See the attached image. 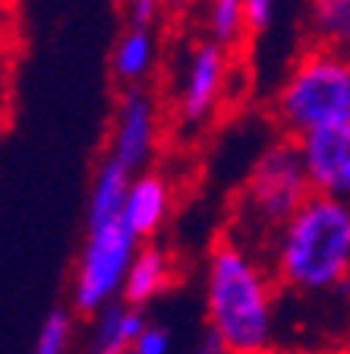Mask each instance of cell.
I'll list each match as a JSON object with an SVG mask.
<instances>
[{
  "instance_id": "6da1fadb",
  "label": "cell",
  "mask_w": 350,
  "mask_h": 354,
  "mask_svg": "<svg viewBox=\"0 0 350 354\" xmlns=\"http://www.w3.org/2000/svg\"><path fill=\"white\" fill-rule=\"evenodd\" d=\"M278 281L262 253L231 231L205 257V317L231 354H265L278 339Z\"/></svg>"
},
{
  "instance_id": "7a4b0ae2",
  "label": "cell",
  "mask_w": 350,
  "mask_h": 354,
  "mask_svg": "<svg viewBox=\"0 0 350 354\" xmlns=\"http://www.w3.org/2000/svg\"><path fill=\"white\" fill-rule=\"evenodd\" d=\"M278 291L350 304V199L313 193L269 250Z\"/></svg>"
},
{
  "instance_id": "3957f363",
  "label": "cell",
  "mask_w": 350,
  "mask_h": 354,
  "mask_svg": "<svg viewBox=\"0 0 350 354\" xmlns=\"http://www.w3.org/2000/svg\"><path fill=\"white\" fill-rule=\"evenodd\" d=\"M309 196H313V184H309L303 155H300L297 140L287 136L269 146L253 162L240 193L233 199V225L227 231L269 259L275 237Z\"/></svg>"
},
{
  "instance_id": "277c9868",
  "label": "cell",
  "mask_w": 350,
  "mask_h": 354,
  "mask_svg": "<svg viewBox=\"0 0 350 354\" xmlns=\"http://www.w3.org/2000/svg\"><path fill=\"white\" fill-rule=\"evenodd\" d=\"M344 118H350V57L313 44L278 86L275 120L284 136L300 140Z\"/></svg>"
},
{
  "instance_id": "5b68a950",
  "label": "cell",
  "mask_w": 350,
  "mask_h": 354,
  "mask_svg": "<svg viewBox=\"0 0 350 354\" xmlns=\"http://www.w3.org/2000/svg\"><path fill=\"white\" fill-rule=\"evenodd\" d=\"M142 237L126 225L124 215L98 225H86V243L73 269V307L76 313L95 317L101 307L124 295V279Z\"/></svg>"
},
{
  "instance_id": "8992f818",
  "label": "cell",
  "mask_w": 350,
  "mask_h": 354,
  "mask_svg": "<svg viewBox=\"0 0 350 354\" xmlns=\"http://www.w3.org/2000/svg\"><path fill=\"white\" fill-rule=\"evenodd\" d=\"M227 80V48L215 38H205L190 51L183 66L180 92H177V114L186 127H199L218 108Z\"/></svg>"
},
{
  "instance_id": "52a82bcc",
  "label": "cell",
  "mask_w": 350,
  "mask_h": 354,
  "mask_svg": "<svg viewBox=\"0 0 350 354\" xmlns=\"http://www.w3.org/2000/svg\"><path fill=\"white\" fill-rule=\"evenodd\" d=\"M155 146H158V104L142 86H133L117 102L108 155L139 174L152 162Z\"/></svg>"
},
{
  "instance_id": "ba28073f",
  "label": "cell",
  "mask_w": 350,
  "mask_h": 354,
  "mask_svg": "<svg viewBox=\"0 0 350 354\" xmlns=\"http://www.w3.org/2000/svg\"><path fill=\"white\" fill-rule=\"evenodd\" d=\"M313 193L350 199V118L297 140Z\"/></svg>"
},
{
  "instance_id": "9c48e42d",
  "label": "cell",
  "mask_w": 350,
  "mask_h": 354,
  "mask_svg": "<svg viewBox=\"0 0 350 354\" xmlns=\"http://www.w3.org/2000/svg\"><path fill=\"white\" fill-rule=\"evenodd\" d=\"M171 206H174V193H171V184L164 177L155 174V171L133 174L124 199V218L142 241L158 234L161 225L171 215Z\"/></svg>"
},
{
  "instance_id": "30bf717a",
  "label": "cell",
  "mask_w": 350,
  "mask_h": 354,
  "mask_svg": "<svg viewBox=\"0 0 350 354\" xmlns=\"http://www.w3.org/2000/svg\"><path fill=\"white\" fill-rule=\"evenodd\" d=\"M146 313L142 307H133L124 297L110 301L95 313L92 323V339H88V354H130L133 342L146 329Z\"/></svg>"
},
{
  "instance_id": "8fae6325",
  "label": "cell",
  "mask_w": 350,
  "mask_h": 354,
  "mask_svg": "<svg viewBox=\"0 0 350 354\" xmlns=\"http://www.w3.org/2000/svg\"><path fill=\"white\" fill-rule=\"evenodd\" d=\"M171 279H174V266H171L168 253L161 250L158 243H142L136 257H133L130 269H126L124 295L120 297L133 307H146L161 291H168Z\"/></svg>"
},
{
  "instance_id": "7c38bea8",
  "label": "cell",
  "mask_w": 350,
  "mask_h": 354,
  "mask_svg": "<svg viewBox=\"0 0 350 354\" xmlns=\"http://www.w3.org/2000/svg\"><path fill=\"white\" fill-rule=\"evenodd\" d=\"M133 171L124 162H117L114 155H104V162L98 165L95 177H92V190H88V209H86V225H98L124 215V199L130 190Z\"/></svg>"
},
{
  "instance_id": "4fadbf2b",
  "label": "cell",
  "mask_w": 350,
  "mask_h": 354,
  "mask_svg": "<svg viewBox=\"0 0 350 354\" xmlns=\"http://www.w3.org/2000/svg\"><path fill=\"white\" fill-rule=\"evenodd\" d=\"M303 22L309 44L350 57V0H307Z\"/></svg>"
},
{
  "instance_id": "5bb4252c",
  "label": "cell",
  "mask_w": 350,
  "mask_h": 354,
  "mask_svg": "<svg viewBox=\"0 0 350 354\" xmlns=\"http://www.w3.org/2000/svg\"><path fill=\"white\" fill-rule=\"evenodd\" d=\"M155 57H158V41H155V29H136V26H124L120 38L114 44V76L124 82L126 88L142 86L146 76L152 73Z\"/></svg>"
},
{
  "instance_id": "9a60e30c",
  "label": "cell",
  "mask_w": 350,
  "mask_h": 354,
  "mask_svg": "<svg viewBox=\"0 0 350 354\" xmlns=\"http://www.w3.org/2000/svg\"><path fill=\"white\" fill-rule=\"evenodd\" d=\"M246 32V0H208V38L233 44Z\"/></svg>"
},
{
  "instance_id": "2e32d148",
  "label": "cell",
  "mask_w": 350,
  "mask_h": 354,
  "mask_svg": "<svg viewBox=\"0 0 350 354\" xmlns=\"http://www.w3.org/2000/svg\"><path fill=\"white\" fill-rule=\"evenodd\" d=\"M70 339H73V313L66 307H57L44 317L32 354H66Z\"/></svg>"
},
{
  "instance_id": "e0dca14e",
  "label": "cell",
  "mask_w": 350,
  "mask_h": 354,
  "mask_svg": "<svg viewBox=\"0 0 350 354\" xmlns=\"http://www.w3.org/2000/svg\"><path fill=\"white\" fill-rule=\"evenodd\" d=\"M168 0H124L120 13H124V26H136V29H155L161 19Z\"/></svg>"
},
{
  "instance_id": "ac0fdd59",
  "label": "cell",
  "mask_w": 350,
  "mask_h": 354,
  "mask_svg": "<svg viewBox=\"0 0 350 354\" xmlns=\"http://www.w3.org/2000/svg\"><path fill=\"white\" fill-rule=\"evenodd\" d=\"M171 351V332L158 323H146V329L136 335L130 354H168Z\"/></svg>"
},
{
  "instance_id": "d6986e66",
  "label": "cell",
  "mask_w": 350,
  "mask_h": 354,
  "mask_svg": "<svg viewBox=\"0 0 350 354\" xmlns=\"http://www.w3.org/2000/svg\"><path fill=\"white\" fill-rule=\"evenodd\" d=\"M281 0H246V32H265Z\"/></svg>"
},
{
  "instance_id": "ffe728a7",
  "label": "cell",
  "mask_w": 350,
  "mask_h": 354,
  "mask_svg": "<svg viewBox=\"0 0 350 354\" xmlns=\"http://www.w3.org/2000/svg\"><path fill=\"white\" fill-rule=\"evenodd\" d=\"M190 354H231V351H227V348H224V342H221L218 335H215V332L208 329V332H205V335H202V339H199L196 345L190 348Z\"/></svg>"
},
{
  "instance_id": "44dd1931",
  "label": "cell",
  "mask_w": 350,
  "mask_h": 354,
  "mask_svg": "<svg viewBox=\"0 0 350 354\" xmlns=\"http://www.w3.org/2000/svg\"><path fill=\"white\" fill-rule=\"evenodd\" d=\"M7 3H10V0H0V10H3V7H7Z\"/></svg>"
}]
</instances>
